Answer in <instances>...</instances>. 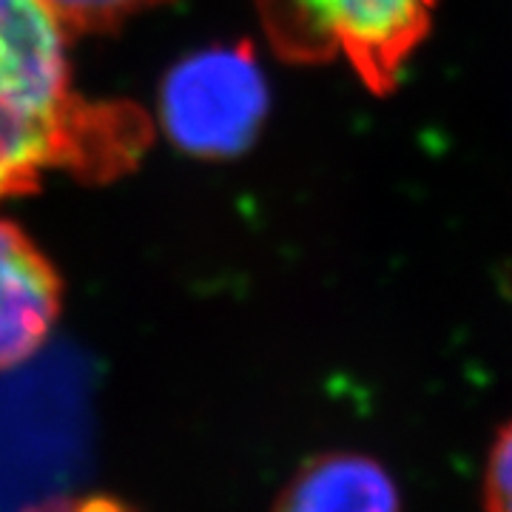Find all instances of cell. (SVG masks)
<instances>
[{
	"instance_id": "obj_2",
	"label": "cell",
	"mask_w": 512,
	"mask_h": 512,
	"mask_svg": "<svg viewBox=\"0 0 512 512\" xmlns=\"http://www.w3.org/2000/svg\"><path fill=\"white\" fill-rule=\"evenodd\" d=\"M259 23L291 63L336 57L376 97L399 86L407 57L430 32L439 0H254Z\"/></svg>"
},
{
	"instance_id": "obj_8",
	"label": "cell",
	"mask_w": 512,
	"mask_h": 512,
	"mask_svg": "<svg viewBox=\"0 0 512 512\" xmlns=\"http://www.w3.org/2000/svg\"><path fill=\"white\" fill-rule=\"evenodd\" d=\"M32 512H134L128 510L123 501L109 498V495H86V498H60L49 501Z\"/></svg>"
},
{
	"instance_id": "obj_1",
	"label": "cell",
	"mask_w": 512,
	"mask_h": 512,
	"mask_svg": "<svg viewBox=\"0 0 512 512\" xmlns=\"http://www.w3.org/2000/svg\"><path fill=\"white\" fill-rule=\"evenodd\" d=\"M151 137L140 106L77 94L69 29L46 0H0V202L35 194L46 171L111 183Z\"/></svg>"
},
{
	"instance_id": "obj_4",
	"label": "cell",
	"mask_w": 512,
	"mask_h": 512,
	"mask_svg": "<svg viewBox=\"0 0 512 512\" xmlns=\"http://www.w3.org/2000/svg\"><path fill=\"white\" fill-rule=\"evenodd\" d=\"M63 308V279L32 237L0 220V373L46 345Z\"/></svg>"
},
{
	"instance_id": "obj_3",
	"label": "cell",
	"mask_w": 512,
	"mask_h": 512,
	"mask_svg": "<svg viewBox=\"0 0 512 512\" xmlns=\"http://www.w3.org/2000/svg\"><path fill=\"white\" fill-rule=\"evenodd\" d=\"M268 109L271 92L248 40L185 55L160 86L165 137L200 160H231L248 151Z\"/></svg>"
},
{
	"instance_id": "obj_5",
	"label": "cell",
	"mask_w": 512,
	"mask_h": 512,
	"mask_svg": "<svg viewBox=\"0 0 512 512\" xmlns=\"http://www.w3.org/2000/svg\"><path fill=\"white\" fill-rule=\"evenodd\" d=\"M274 512H402V501L379 461L362 453H325L299 467Z\"/></svg>"
},
{
	"instance_id": "obj_6",
	"label": "cell",
	"mask_w": 512,
	"mask_h": 512,
	"mask_svg": "<svg viewBox=\"0 0 512 512\" xmlns=\"http://www.w3.org/2000/svg\"><path fill=\"white\" fill-rule=\"evenodd\" d=\"M69 32H111L165 0H46Z\"/></svg>"
},
{
	"instance_id": "obj_7",
	"label": "cell",
	"mask_w": 512,
	"mask_h": 512,
	"mask_svg": "<svg viewBox=\"0 0 512 512\" xmlns=\"http://www.w3.org/2000/svg\"><path fill=\"white\" fill-rule=\"evenodd\" d=\"M484 507L487 512H512V421L495 436L487 458Z\"/></svg>"
}]
</instances>
